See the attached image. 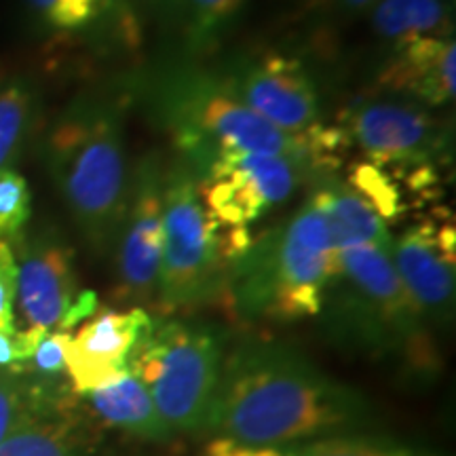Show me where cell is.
<instances>
[{"label":"cell","mask_w":456,"mask_h":456,"mask_svg":"<svg viewBox=\"0 0 456 456\" xmlns=\"http://www.w3.org/2000/svg\"><path fill=\"white\" fill-rule=\"evenodd\" d=\"M163 184L157 161H142L117 245V296L123 305H155L163 260Z\"/></svg>","instance_id":"8fae6325"},{"label":"cell","mask_w":456,"mask_h":456,"mask_svg":"<svg viewBox=\"0 0 456 456\" xmlns=\"http://www.w3.org/2000/svg\"><path fill=\"white\" fill-rule=\"evenodd\" d=\"M171 95V127L175 144L188 155L186 163L208 165L220 152L239 151L288 157L309 169H334L349 148L340 127L319 125L309 134H285L245 106L226 85L195 78Z\"/></svg>","instance_id":"8992f818"},{"label":"cell","mask_w":456,"mask_h":456,"mask_svg":"<svg viewBox=\"0 0 456 456\" xmlns=\"http://www.w3.org/2000/svg\"><path fill=\"white\" fill-rule=\"evenodd\" d=\"M300 4H305V7H319V4H323V3H328V0H298Z\"/></svg>","instance_id":"4dcf8cb0"},{"label":"cell","mask_w":456,"mask_h":456,"mask_svg":"<svg viewBox=\"0 0 456 456\" xmlns=\"http://www.w3.org/2000/svg\"><path fill=\"white\" fill-rule=\"evenodd\" d=\"M372 30L395 47L419 38H448L452 7L448 0H379L372 7Z\"/></svg>","instance_id":"ffe728a7"},{"label":"cell","mask_w":456,"mask_h":456,"mask_svg":"<svg viewBox=\"0 0 456 456\" xmlns=\"http://www.w3.org/2000/svg\"><path fill=\"white\" fill-rule=\"evenodd\" d=\"M294 446H249V444H239L226 437H216L208 444L203 456H292Z\"/></svg>","instance_id":"f1b7e54d"},{"label":"cell","mask_w":456,"mask_h":456,"mask_svg":"<svg viewBox=\"0 0 456 456\" xmlns=\"http://www.w3.org/2000/svg\"><path fill=\"white\" fill-rule=\"evenodd\" d=\"M15 302L32 332H70V315L81 298L74 249L53 228L15 239Z\"/></svg>","instance_id":"30bf717a"},{"label":"cell","mask_w":456,"mask_h":456,"mask_svg":"<svg viewBox=\"0 0 456 456\" xmlns=\"http://www.w3.org/2000/svg\"><path fill=\"white\" fill-rule=\"evenodd\" d=\"M226 357L218 326L186 319H152L127 359L174 433L205 431Z\"/></svg>","instance_id":"52a82bcc"},{"label":"cell","mask_w":456,"mask_h":456,"mask_svg":"<svg viewBox=\"0 0 456 456\" xmlns=\"http://www.w3.org/2000/svg\"><path fill=\"white\" fill-rule=\"evenodd\" d=\"M372 406L292 346L249 340L226 353L205 431L249 446H294L368 429Z\"/></svg>","instance_id":"6da1fadb"},{"label":"cell","mask_w":456,"mask_h":456,"mask_svg":"<svg viewBox=\"0 0 456 456\" xmlns=\"http://www.w3.org/2000/svg\"><path fill=\"white\" fill-rule=\"evenodd\" d=\"M292 456H437L419 444L374 433H342L323 440L305 442L294 448Z\"/></svg>","instance_id":"7402d4cb"},{"label":"cell","mask_w":456,"mask_h":456,"mask_svg":"<svg viewBox=\"0 0 456 456\" xmlns=\"http://www.w3.org/2000/svg\"><path fill=\"white\" fill-rule=\"evenodd\" d=\"M346 184L355 188L359 195L366 197L385 222L395 220L406 209L403 195L399 191V180L383 167H376L368 161L359 163L351 169Z\"/></svg>","instance_id":"603a6c76"},{"label":"cell","mask_w":456,"mask_h":456,"mask_svg":"<svg viewBox=\"0 0 456 456\" xmlns=\"http://www.w3.org/2000/svg\"><path fill=\"white\" fill-rule=\"evenodd\" d=\"M95 416L140 440L165 444L175 436L152 402L146 385L129 370L112 376L104 385L85 393Z\"/></svg>","instance_id":"e0dca14e"},{"label":"cell","mask_w":456,"mask_h":456,"mask_svg":"<svg viewBox=\"0 0 456 456\" xmlns=\"http://www.w3.org/2000/svg\"><path fill=\"white\" fill-rule=\"evenodd\" d=\"M26 403L28 391L24 379L11 372V370L0 368V444L13 429L17 419L24 414Z\"/></svg>","instance_id":"4316f807"},{"label":"cell","mask_w":456,"mask_h":456,"mask_svg":"<svg viewBox=\"0 0 456 456\" xmlns=\"http://www.w3.org/2000/svg\"><path fill=\"white\" fill-rule=\"evenodd\" d=\"M26 391V410L0 444V456H87L72 416L74 393L41 391L28 383Z\"/></svg>","instance_id":"2e32d148"},{"label":"cell","mask_w":456,"mask_h":456,"mask_svg":"<svg viewBox=\"0 0 456 456\" xmlns=\"http://www.w3.org/2000/svg\"><path fill=\"white\" fill-rule=\"evenodd\" d=\"M393 262L425 323H448L456 289V231L446 209L414 222L393 239Z\"/></svg>","instance_id":"7c38bea8"},{"label":"cell","mask_w":456,"mask_h":456,"mask_svg":"<svg viewBox=\"0 0 456 456\" xmlns=\"http://www.w3.org/2000/svg\"><path fill=\"white\" fill-rule=\"evenodd\" d=\"M38 32L55 38L114 30L134 34L135 20L127 0H21Z\"/></svg>","instance_id":"ac0fdd59"},{"label":"cell","mask_w":456,"mask_h":456,"mask_svg":"<svg viewBox=\"0 0 456 456\" xmlns=\"http://www.w3.org/2000/svg\"><path fill=\"white\" fill-rule=\"evenodd\" d=\"M376 85L425 108L446 106L454 100L456 89L454 38H419L397 45L380 68Z\"/></svg>","instance_id":"9a60e30c"},{"label":"cell","mask_w":456,"mask_h":456,"mask_svg":"<svg viewBox=\"0 0 456 456\" xmlns=\"http://www.w3.org/2000/svg\"><path fill=\"white\" fill-rule=\"evenodd\" d=\"M151 322L148 311L138 306L127 311L98 306L85 319L66 349V376L74 395H85L127 370L131 351Z\"/></svg>","instance_id":"5bb4252c"},{"label":"cell","mask_w":456,"mask_h":456,"mask_svg":"<svg viewBox=\"0 0 456 456\" xmlns=\"http://www.w3.org/2000/svg\"><path fill=\"white\" fill-rule=\"evenodd\" d=\"M334 271L332 232L309 199L279 235L249 245L231 273L224 300L245 319L289 323L315 317Z\"/></svg>","instance_id":"277c9868"},{"label":"cell","mask_w":456,"mask_h":456,"mask_svg":"<svg viewBox=\"0 0 456 456\" xmlns=\"http://www.w3.org/2000/svg\"><path fill=\"white\" fill-rule=\"evenodd\" d=\"M43 163L83 237L106 248L131 197L121 108L102 95H78L45 134Z\"/></svg>","instance_id":"7a4b0ae2"},{"label":"cell","mask_w":456,"mask_h":456,"mask_svg":"<svg viewBox=\"0 0 456 456\" xmlns=\"http://www.w3.org/2000/svg\"><path fill=\"white\" fill-rule=\"evenodd\" d=\"M346 146L385 169L436 167L446 151V131L429 108L403 98H368L342 114Z\"/></svg>","instance_id":"ba28073f"},{"label":"cell","mask_w":456,"mask_h":456,"mask_svg":"<svg viewBox=\"0 0 456 456\" xmlns=\"http://www.w3.org/2000/svg\"><path fill=\"white\" fill-rule=\"evenodd\" d=\"M245 0H191V45L209 47L243 9Z\"/></svg>","instance_id":"484cf974"},{"label":"cell","mask_w":456,"mask_h":456,"mask_svg":"<svg viewBox=\"0 0 456 456\" xmlns=\"http://www.w3.org/2000/svg\"><path fill=\"white\" fill-rule=\"evenodd\" d=\"M32 218V192L15 167L0 169V239L15 241Z\"/></svg>","instance_id":"cb8c5ba5"},{"label":"cell","mask_w":456,"mask_h":456,"mask_svg":"<svg viewBox=\"0 0 456 456\" xmlns=\"http://www.w3.org/2000/svg\"><path fill=\"white\" fill-rule=\"evenodd\" d=\"M379 0H338V13L342 17H353L372 9Z\"/></svg>","instance_id":"f546056e"},{"label":"cell","mask_w":456,"mask_h":456,"mask_svg":"<svg viewBox=\"0 0 456 456\" xmlns=\"http://www.w3.org/2000/svg\"><path fill=\"white\" fill-rule=\"evenodd\" d=\"M311 199L328 222L336 249L357 243L393 245L387 222L353 186L328 180L313 192Z\"/></svg>","instance_id":"d6986e66"},{"label":"cell","mask_w":456,"mask_h":456,"mask_svg":"<svg viewBox=\"0 0 456 456\" xmlns=\"http://www.w3.org/2000/svg\"><path fill=\"white\" fill-rule=\"evenodd\" d=\"M163 260L157 309L161 317L226 298L235 265L249 249L248 228L222 224L199 195V178L180 163L163 184Z\"/></svg>","instance_id":"5b68a950"},{"label":"cell","mask_w":456,"mask_h":456,"mask_svg":"<svg viewBox=\"0 0 456 456\" xmlns=\"http://www.w3.org/2000/svg\"><path fill=\"white\" fill-rule=\"evenodd\" d=\"M70 338V332H47L34 349L32 357L21 363L13 374H20L28 383L38 387H64L61 379L68 380L66 349Z\"/></svg>","instance_id":"d4e9b609"},{"label":"cell","mask_w":456,"mask_h":456,"mask_svg":"<svg viewBox=\"0 0 456 456\" xmlns=\"http://www.w3.org/2000/svg\"><path fill=\"white\" fill-rule=\"evenodd\" d=\"M306 169L288 157L220 152L203 167L199 195L222 224L245 228L288 201Z\"/></svg>","instance_id":"9c48e42d"},{"label":"cell","mask_w":456,"mask_h":456,"mask_svg":"<svg viewBox=\"0 0 456 456\" xmlns=\"http://www.w3.org/2000/svg\"><path fill=\"white\" fill-rule=\"evenodd\" d=\"M226 87L285 134H309L317 129L319 95L309 70L296 57L266 53L252 61Z\"/></svg>","instance_id":"4fadbf2b"},{"label":"cell","mask_w":456,"mask_h":456,"mask_svg":"<svg viewBox=\"0 0 456 456\" xmlns=\"http://www.w3.org/2000/svg\"><path fill=\"white\" fill-rule=\"evenodd\" d=\"M393 245L357 243L336 249V271L323 305L342 340L363 351L402 353L420 372L436 368L425 319L403 288Z\"/></svg>","instance_id":"3957f363"},{"label":"cell","mask_w":456,"mask_h":456,"mask_svg":"<svg viewBox=\"0 0 456 456\" xmlns=\"http://www.w3.org/2000/svg\"><path fill=\"white\" fill-rule=\"evenodd\" d=\"M41 114V91L28 77L0 83V169L13 167L24 155Z\"/></svg>","instance_id":"44dd1931"},{"label":"cell","mask_w":456,"mask_h":456,"mask_svg":"<svg viewBox=\"0 0 456 456\" xmlns=\"http://www.w3.org/2000/svg\"><path fill=\"white\" fill-rule=\"evenodd\" d=\"M17 260L13 245L0 239V330L15 328Z\"/></svg>","instance_id":"83f0119b"}]
</instances>
